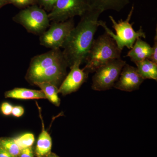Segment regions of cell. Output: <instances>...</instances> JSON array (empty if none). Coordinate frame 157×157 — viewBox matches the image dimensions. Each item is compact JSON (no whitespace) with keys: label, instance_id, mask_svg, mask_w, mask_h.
I'll return each mask as SVG.
<instances>
[{"label":"cell","instance_id":"obj_1","mask_svg":"<svg viewBox=\"0 0 157 157\" xmlns=\"http://www.w3.org/2000/svg\"><path fill=\"white\" fill-rule=\"evenodd\" d=\"M102 12L90 9L81 17L80 21L73 28L62 48L68 67L75 63H85L90 49L98 27V19Z\"/></svg>","mask_w":157,"mask_h":157},{"label":"cell","instance_id":"obj_2","mask_svg":"<svg viewBox=\"0 0 157 157\" xmlns=\"http://www.w3.org/2000/svg\"><path fill=\"white\" fill-rule=\"evenodd\" d=\"M122 51L118 48L114 40L105 33L96 39L86 59L83 70L89 74L115 59H120Z\"/></svg>","mask_w":157,"mask_h":157},{"label":"cell","instance_id":"obj_3","mask_svg":"<svg viewBox=\"0 0 157 157\" xmlns=\"http://www.w3.org/2000/svg\"><path fill=\"white\" fill-rule=\"evenodd\" d=\"M134 9L135 7L133 5L126 19L125 20L121 19L118 22L113 16L111 15L109 16L112 23L113 28L116 31V34L113 33L112 31L107 26L106 23L102 20H98L99 26L104 28L105 33L112 38L118 48L121 51L125 47L128 49H131L138 38L145 39L146 37V34L141 27L138 31H135L132 27L134 23L132 24L130 23Z\"/></svg>","mask_w":157,"mask_h":157},{"label":"cell","instance_id":"obj_4","mask_svg":"<svg viewBox=\"0 0 157 157\" xmlns=\"http://www.w3.org/2000/svg\"><path fill=\"white\" fill-rule=\"evenodd\" d=\"M13 20L22 26L28 33L39 36L50 26L48 14L37 5L22 9L13 17Z\"/></svg>","mask_w":157,"mask_h":157},{"label":"cell","instance_id":"obj_5","mask_svg":"<svg viewBox=\"0 0 157 157\" xmlns=\"http://www.w3.org/2000/svg\"><path fill=\"white\" fill-rule=\"evenodd\" d=\"M126 63L125 61L121 58L115 59L99 68L93 76L92 89L98 91L111 89L117 81Z\"/></svg>","mask_w":157,"mask_h":157},{"label":"cell","instance_id":"obj_6","mask_svg":"<svg viewBox=\"0 0 157 157\" xmlns=\"http://www.w3.org/2000/svg\"><path fill=\"white\" fill-rule=\"evenodd\" d=\"M90 9L87 0H57L48 17L52 22H62L76 16L81 17Z\"/></svg>","mask_w":157,"mask_h":157},{"label":"cell","instance_id":"obj_7","mask_svg":"<svg viewBox=\"0 0 157 157\" xmlns=\"http://www.w3.org/2000/svg\"><path fill=\"white\" fill-rule=\"evenodd\" d=\"M74 27L73 18L62 22H52L48 29L40 35V45L51 49L62 48Z\"/></svg>","mask_w":157,"mask_h":157},{"label":"cell","instance_id":"obj_8","mask_svg":"<svg viewBox=\"0 0 157 157\" xmlns=\"http://www.w3.org/2000/svg\"><path fill=\"white\" fill-rule=\"evenodd\" d=\"M64 59L60 48L51 49L45 53L36 56L31 59L26 79L31 84L35 85L45 70Z\"/></svg>","mask_w":157,"mask_h":157},{"label":"cell","instance_id":"obj_9","mask_svg":"<svg viewBox=\"0 0 157 157\" xmlns=\"http://www.w3.org/2000/svg\"><path fill=\"white\" fill-rule=\"evenodd\" d=\"M80 63L77 62L70 68V73L59 87V94L65 96L75 92L86 81L89 73L80 69Z\"/></svg>","mask_w":157,"mask_h":157},{"label":"cell","instance_id":"obj_10","mask_svg":"<svg viewBox=\"0 0 157 157\" xmlns=\"http://www.w3.org/2000/svg\"><path fill=\"white\" fill-rule=\"evenodd\" d=\"M144 80L138 73L137 68L126 63L113 87L120 90L131 92L139 89Z\"/></svg>","mask_w":157,"mask_h":157},{"label":"cell","instance_id":"obj_11","mask_svg":"<svg viewBox=\"0 0 157 157\" xmlns=\"http://www.w3.org/2000/svg\"><path fill=\"white\" fill-rule=\"evenodd\" d=\"M152 52V48L151 45L139 38L135 41L126 56L129 57L131 60L135 64L145 59L150 58Z\"/></svg>","mask_w":157,"mask_h":157},{"label":"cell","instance_id":"obj_12","mask_svg":"<svg viewBox=\"0 0 157 157\" xmlns=\"http://www.w3.org/2000/svg\"><path fill=\"white\" fill-rule=\"evenodd\" d=\"M38 108L40 113V118L42 121V129L37 140L35 153L38 157H45L51 153L52 146V140L50 135L47 130H45L44 122L39 106Z\"/></svg>","mask_w":157,"mask_h":157},{"label":"cell","instance_id":"obj_13","mask_svg":"<svg viewBox=\"0 0 157 157\" xmlns=\"http://www.w3.org/2000/svg\"><path fill=\"white\" fill-rule=\"evenodd\" d=\"M90 8L103 13L107 10L120 11L129 3V0H87Z\"/></svg>","mask_w":157,"mask_h":157},{"label":"cell","instance_id":"obj_14","mask_svg":"<svg viewBox=\"0 0 157 157\" xmlns=\"http://www.w3.org/2000/svg\"><path fill=\"white\" fill-rule=\"evenodd\" d=\"M6 98L20 100H34L46 99L42 91L29 89L25 88H15L7 91L5 94Z\"/></svg>","mask_w":157,"mask_h":157},{"label":"cell","instance_id":"obj_15","mask_svg":"<svg viewBox=\"0 0 157 157\" xmlns=\"http://www.w3.org/2000/svg\"><path fill=\"white\" fill-rule=\"evenodd\" d=\"M138 73L145 80L152 79L157 80V64L149 59H145L135 63Z\"/></svg>","mask_w":157,"mask_h":157},{"label":"cell","instance_id":"obj_16","mask_svg":"<svg viewBox=\"0 0 157 157\" xmlns=\"http://www.w3.org/2000/svg\"><path fill=\"white\" fill-rule=\"evenodd\" d=\"M35 85L40 88L46 99L51 103L57 107L59 106L61 101L58 96L59 87L47 82H38Z\"/></svg>","mask_w":157,"mask_h":157},{"label":"cell","instance_id":"obj_17","mask_svg":"<svg viewBox=\"0 0 157 157\" xmlns=\"http://www.w3.org/2000/svg\"><path fill=\"white\" fill-rule=\"evenodd\" d=\"M0 146L12 156H19L21 150L14 141V138H0Z\"/></svg>","mask_w":157,"mask_h":157},{"label":"cell","instance_id":"obj_18","mask_svg":"<svg viewBox=\"0 0 157 157\" xmlns=\"http://www.w3.org/2000/svg\"><path fill=\"white\" fill-rule=\"evenodd\" d=\"M14 139L21 150L32 147L35 141V136L30 133H25Z\"/></svg>","mask_w":157,"mask_h":157},{"label":"cell","instance_id":"obj_19","mask_svg":"<svg viewBox=\"0 0 157 157\" xmlns=\"http://www.w3.org/2000/svg\"><path fill=\"white\" fill-rule=\"evenodd\" d=\"M6 1L7 5L11 4L20 9H25L29 6L37 5V0H6Z\"/></svg>","mask_w":157,"mask_h":157},{"label":"cell","instance_id":"obj_20","mask_svg":"<svg viewBox=\"0 0 157 157\" xmlns=\"http://www.w3.org/2000/svg\"><path fill=\"white\" fill-rule=\"evenodd\" d=\"M37 5L42 7L45 11H50L53 9L57 0H37Z\"/></svg>","mask_w":157,"mask_h":157},{"label":"cell","instance_id":"obj_21","mask_svg":"<svg viewBox=\"0 0 157 157\" xmlns=\"http://www.w3.org/2000/svg\"><path fill=\"white\" fill-rule=\"evenodd\" d=\"M153 46L152 48V52L150 60L154 62L155 63L157 64V29H156V34L155 35L154 40Z\"/></svg>","mask_w":157,"mask_h":157},{"label":"cell","instance_id":"obj_22","mask_svg":"<svg viewBox=\"0 0 157 157\" xmlns=\"http://www.w3.org/2000/svg\"><path fill=\"white\" fill-rule=\"evenodd\" d=\"M13 106L8 102H3L1 105V111L4 115L9 116L12 113Z\"/></svg>","mask_w":157,"mask_h":157},{"label":"cell","instance_id":"obj_23","mask_svg":"<svg viewBox=\"0 0 157 157\" xmlns=\"http://www.w3.org/2000/svg\"><path fill=\"white\" fill-rule=\"evenodd\" d=\"M18 157H34L33 151L32 147L21 149Z\"/></svg>","mask_w":157,"mask_h":157},{"label":"cell","instance_id":"obj_24","mask_svg":"<svg viewBox=\"0 0 157 157\" xmlns=\"http://www.w3.org/2000/svg\"><path fill=\"white\" fill-rule=\"evenodd\" d=\"M24 113L25 109L23 107L20 106H16L13 107L11 114L15 117H20L23 115Z\"/></svg>","mask_w":157,"mask_h":157},{"label":"cell","instance_id":"obj_25","mask_svg":"<svg viewBox=\"0 0 157 157\" xmlns=\"http://www.w3.org/2000/svg\"><path fill=\"white\" fill-rule=\"evenodd\" d=\"M0 157H14L0 146Z\"/></svg>","mask_w":157,"mask_h":157},{"label":"cell","instance_id":"obj_26","mask_svg":"<svg viewBox=\"0 0 157 157\" xmlns=\"http://www.w3.org/2000/svg\"><path fill=\"white\" fill-rule=\"evenodd\" d=\"M7 5L6 0H0V9Z\"/></svg>","mask_w":157,"mask_h":157},{"label":"cell","instance_id":"obj_27","mask_svg":"<svg viewBox=\"0 0 157 157\" xmlns=\"http://www.w3.org/2000/svg\"><path fill=\"white\" fill-rule=\"evenodd\" d=\"M59 157L57 155L55 154L54 153H50L49 155H48L46 156V157Z\"/></svg>","mask_w":157,"mask_h":157}]
</instances>
